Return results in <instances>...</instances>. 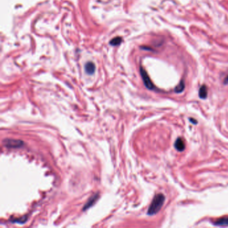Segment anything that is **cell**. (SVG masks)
Here are the masks:
<instances>
[{"label":"cell","instance_id":"cell-12","mask_svg":"<svg viewBox=\"0 0 228 228\" xmlns=\"http://www.w3.org/2000/svg\"><path fill=\"white\" fill-rule=\"evenodd\" d=\"M223 83H224V85H228V76L225 78V80H224V82H223Z\"/></svg>","mask_w":228,"mask_h":228},{"label":"cell","instance_id":"cell-2","mask_svg":"<svg viewBox=\"0 0 228 228\" xmlns=\"http://www.w3.org/2000/svg\"><path fill=\"white\" fill-rule=\"evenodd\" d=\"M3 145L9 148H18L24 145V142L17 139L6 138L3 141Z\"/></svg>","mask_w":228,"mask_h":228},{"label":"cell","instance_id":"cell-3","mask_svg":"<svg viewBox=\"0 0 228 228\" xmlns=\"http://www.w3.org/2000/svg\"><path fill=\"white\" fill-rule=\"evenodd\" d=\"M141 74L144 82V85H145V86L148 88V89L149 90L154 89V85H153V82H151L149 76H148L147 72L142 67H141Z\"/></svg>","mask_w":228,"mask_h":228},{"label":"cell","instance_id":"cell-8","mask_svg":"<svg viewBox=\"0 0 228 228\" xmlns=\"http://www.w3.org/2000/svg\"><path fill=\"white\" fill-rule=\"evenodd\" d=\"M85 70L88 74H92L95 71V66L92 62H88L85 66Z\"/></svg>","mask_w":228,"mask_h":228},{"label":"cell","instance_id":"cell-1","mask_svg":"<svg viewBox=\"0 0 228 228\" xmlns=\"http://www.w3.org/2000/svg\"><path fill=\"white\" fill-rule=\"evenodd\" d=\"M165 200V197L163 194L159 193L156 195L153 198V201L148 209L147 214L148 216L155 215L159 212L163 206Z\"/></svg>","mask_w":228,"mask_h":228},{"label":"cell","instance_id":"cell-7","mask_svg":"<svg viewBox=\"0 0 228 228\" xmlns=\"http://www.w3.org/2000/svg\"><path fill=\"white\" fill-rule=\"evenodd\" d=\"M199 96L200 99H206L207 97V88L206 85H203L199 88Z\"/></svg>","mask_w":228,"mask_h":228},{"label":"cell","instance_id":"cell-11","mask_svg":"<svg viewBox=\"0 0 228 228\" xmlns=\"http://www.w3.org/2000/svg\"><path fill=\"white\" fill-rule=\"evenodd\" d=\"M189 120H190V121H191V122H192V123H193V124H197V120H195V119H192V118H190V119H189Z\"/></svg>","mask_w":228,"mask_h":228},{"label":"cell","instance_id":"cell-10","mask_svg":"<svg viewBox=\"0 0 228 228\" xmlns=\"http://www.w3.org/2000/svg\"><path fill=\"white\" fill-rule=\"evenodd\" d=\"M122 41V39L120 38H115L110 41V44L113 46H117Z\"/></svg>","mask_w":228,"mask_h":228},{"label":"cell","instance_id":"cell-5","mask_svg":"<svg viewBox=\"0 0 228 228\" xmlns=\"http://www.w3.org/2000/svg\"><path fill=\"white\" fill-rule=\"evenodd\" d=\"M175 148L176 150H177L179 152H182L185 150V145L183 140L181 138H178L177 139L175 143Z\"/></svg>","mask_w":228,"mask_h":228},{"label":"cell","instance_id":"cell-4","mask_svg":"<svg viewBox=\"0 0 228 228\" xmlns=\"http://www.w3.org/2000/svg\"><path fill=\"white\" fill-rule=\"evenodd\" d=\"M99 197V193H96L93 195V196H92L89 199H88V201L86 203V204L85 205V206H84V207H83V210L84 211L86 210V209H88V208H90L91 206H92L93 205L96 203V201H97V199Z\"/></svg>","mask_w":228,"mask_h":228},{"label":"cell","instance_id":"cell-6","mask_svg":"<svg viewBox=\"0 0 228 228\" xmlns=\"http://www.w3.org/2000/svg\"><path fill=\"white\" fill-rule=\"evenodd\" d=\"M214 225L222 227L228 226V217H224L218 219L217 220L214 222Z\"/></svg>","mask_w":228,"mask_h":228},{"label":"cell","instance_id":"cell-9","mask_svg":"<svg viewBox=\"0 0 228 228\" xmlns=\"http://www.w3.org/2000/svg\"><path fill=\"white\" fill-rule=\"evenodd\" d=\"M185 83L183 82V80H181L180 82V83L179 84V85L177 86L175 88V92L176 93H181L182 92L184 89H185Z\"/></svg>","mask_w":228,"mask_h":228}]
</instances>
